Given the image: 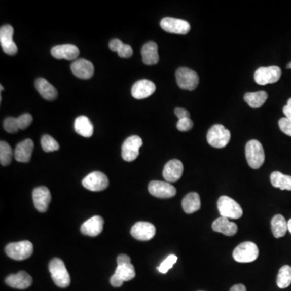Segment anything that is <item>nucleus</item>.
Wrapping results in <instances>:
<instances>
[{
    "instance_id": "obj_41",
    "label": "nucleus",
    "mask_w": 291,
    "mask_h": 291,
    "mask_svg": "<svg viewBox=\"0 0 291 291\" xmlns=\"http://www.w3.org/2000/svg\"><path fill=\"white\" fill-rule=\"evenodd\" d=\"M175 116L177 117L178 119L182 118H190V114L188 110L182 108H176L175 110Z\"/></svg>"
},
{
    "instance_id": "obj_17",
    "label": "nucleus",
    "mask_w": 291,
    "mask_h": 291,
    "mask_svg": "<svg viewBox=\"0 0 291 291\" xmlns=\"http://www.w3.org/2000/svg\"><path fill=\"white\" fill-rule=\"evenodd\" d=\"M51 55L56 59L76 60L80 55V50L72 44L58 45L51 49Z\"/></svg>"
},
{
    "instance_id": "obj_43",
    "label": "nucleus",
    "mask_w": 291,
    "mask_h": 291,
    "mask_svg": "<svg viewBox=\"0 0 291 291\" xmlns=\"http://www.w3.org/2000/svg\"><path fill=\"white\" fill-rule=\"evenodd\" d=\"M230 291H247V289H246L245 285L243 284H237V285H233Z\"/></svg>"
},
{
    "instance_id": "obj_9",
    "label": "nucleus",
    "mask_w": 291,
    "mask_h": 291,
    "mask_svg": "<svg viewBox=\"0 0 291 291\" xmlns=\"http://www.w3.org/2000/svg\"><path fill=\"white\" fill-rule=\"evenodd\" d=\"M281 68L272 66L268 67H260L258 70H256L254 79L256 83L259 85H266L277 83L281 78Z\"/></svg>"
},
{
    "instance_id": "obj_24",
    "label": "nucleus",
    "mask_w": 291,
    "mask_h": 291,
    "mask_svg": "<svg viewBox=\"0 0 291 291\" xmlns=\"http://www.w3.org/2000/svg\"><path fill=\"white\" fill-rule=\"evenodd\" d=\"M34 143L32 139H25L16 146L15 150V159L21 163H28L31 160L33 152Z\"/></svg>"
},
{
    "instance_id": "obj_4",
    "label": "nucleus",
    "mask_w": 291,
    "mask_h": 291,
    "mask_svg": "<svg viewBox=\"0 0 291 291\" xmlns=\"http://www.w3.org/2000/svg\"><path fill=\"white\" fill-rule=\"evenodd\" d=\"M259 249L252 242H243L235 247L233 251V258L239 263H250L258 259Z\"/></svg>"
},
{
    "instance_id": "obj_2",
    "label": "nucleus",
    "mask_w": 291,
    "mask_h": 291,
    "mask_svg": "<svg viewBox=\"0 0 291 291\" xmlns=\"http://www.w3.org/2000/svg\"><path fill=\"white\" fill-rule=\"evenodd\" d=\"M245 156L248 165L253 169H258L265 162L263 146L258 140H251L246 144Z\"/></svg>"
},
{
    "instance_id": "obj_10",
    "label": "nucleus",
    "mask_w": 291,
    "mask_h": 291,
    "mask_svg": "<svg viewBox=\"0 0 291 291\" xmlns=\"http://www.w3.org/2000/svg\"><path fill=\"white\" fill-rule=\"evenodd\" d=\"M142 146V138L137 135L130 136L122 144V156L125 161L135 160L139 156V149Z\"/></svg>"
},
{
    "instance_id": "obj_20",
    "label": "nucleus",
    "mask_w": 291,
    "mask_h": 291,
    "mask_svg": "<svg viewBox=\"0 0 291 291\" xmlns=\"http://www.w3.org/2000/svg\"><path fill=\"white\" fill-rule=\"evenodd\" d=\"M183 172L184 166L182 162L178 160H172L164 166L163 175L168 183H173L180 179Z\"/></svg>"
},
{
    "instance_id": "obj_3",
    "label": "nucleus",
    "mask_w": 291,
    "mask_h": 291,
    "mask_svg": "<svg viewBox=\"0 0 291 291\" xmlns=\"http://www.w3.org/2000/svg\"><path fill=\"white\" fill-rule=\"evenodd\" d=\"M217 209L221 217L238 220L243 215V209L235 200L228 196H222L217 200Z\"/></svg>"
},
{
    "instance_id": "obj_45",
    "label": "nucleus",
    "mask_w": 291,
    "mask_h": 291,
    "mask_svg": "<svg viewBox=\"0 0 291 291\" xmlns=\"http://www.w3.org/2000/svg\"><path fill=\"white\" fill-rule=\"evenodd\" d=\"M286 68H287V69H291V62L288 64L287 66H286Z\"/></svg>"
},
{
    "instance_id": "obj_7",
    "label": "nucleus",
    "mask_w": 291,
    "mask_h": 291,
    "mask_svg": "<svg viewBox=\"0 0 291 291\" xmlns=\"http://www.w3.org/2000/svg\"><path fill=\"white\" fill-rule=\"evenodd\" d=\"M175 78L178 86L181 89L193 91L199 84L198 75L190 68H179L175 72Z\"/></svg>"
},
{
    "instance_id": "obj_30",
    "label": "nucleus",
    "mask_w": 291,
    "mask_h": 291,
    "mask_svg": "<svg viewBox=\"0 0 291 291\" xmlns=\"http://www.w3.org/2000/svg\"><path fill=\"white\" fill-rule=\"evenodd\" d=\"M268 94L264 91L257 92H247L244 96V100L252 108H261L267 100Z\"/></svg>"
},
{
    "instance_id": "obj_1",
    "label": "nucleus",
    "mask_w": 291,
    "mask_h": 291,
    "mask_svg": "<svg viewBox=\"0 0 291 291\" xmlns=\"http://www.w3.org/2000/svg\"><path fill=\"white\" fill-rule=\"evenodd\" d=\"M51 277L55 285L60 288H66L70 285V277L66 265L59 258L51 260L49 265Z\"/></svg>"
},
{
    "instance_id": "obj_38",
    "label": "nucleus",
    "mask_w": 291,
    "mask_h": 291,
    "mask_svg": "<svg viewBox=\"0 0 291 291\" xmlns=\"http://www.w3.org/2000/svg\"><path fill=\"white\" fill-rule=\"evenodd\" d=\"M17 122H18L20 130H25L32 122V115L29 114H22L21 116L17 118Z\"/></svg>"
},
{
    "instance_id": "obj_25",
    "label": "nucleus",
    "mask_w": 291,
    "mask_h": 291,
    "mask_svg": "<svg viewBox=\"0 0 291 291\" xmlns=\"http://www.w3.org/2000/svg\"><path fill=\"white\" fill-rule=\"evenodd\" d=\"M35 87L41 96L46 100H54L58 96L56 88L44 78H38L35 81Z\"/></svg>"
},
{
    "instance_id": "obj_12",
    "label": "nucleus",
    "mask_w": 291,
    "mask_h": 291,
    "mask_svg": "<svg viewBox=\"0 0 291 291\" xmlns=\"http://www.w3.org/2000/svg\"><path fill=\"white\" fill-rule=\"evenodd\" d=\"M160 27L165 32L170 33L186 35L190 32L191 27L189 22L180 19L165 17L160 22Z\"/></svg>"
},
{
    "instance_id": "obj_22",
    "label": "nucleus",
    "mask_w": 291,
    "mask_h": 291,
    "mask_svg": "<svg viewBox=\"0 0 291 291\" xmlns=\"http://www.w3.org/2000/svg\"><path fill=\"white\" fill-rule=\"evenodd\" d=\"M103 227H104L103 217L101 216L96 215L84 223L80 230L83 235H88L91 237H96L101 233Z\"/></svg>"
},
{
    "instance_id": "obj_42",
    "label": "nucleus",
    "mask_w": 291,
    "mask_h": 291,
    "mask_svg": "<svg viewBox=\"0 0 291 291\" xmlns=\"http://www.w3.org/2000/svg\"><path fill=\"white\" fill-rule=\"evenodd\" d=\"M283 113L285 115V118L291 120V98L288 100L287 104L284 106Z\"/></svg>"
},
{
    "instance_id": "obj_33",
    "label": "nucleus",
    "mask_w": 291,
    "mask_h": 291,
    "mask_svg": "<svg viewBox=\"0 0 291 291\" xmlns=\"http://www.w3.org/2000/svg\"><path fill=\"white\" fill-rule=\"evenodd\" d=\"M277 284L278 287L285 289L291 284V267L289 265H284L280 269L277 275Z\"/></svg>"
},
{
    "instance_id": "obj_26",
    "label": "nucleus",
    "mask_w": 291,
    "mask_h": 291,
    "mask_svg": "<svg viewBox=\"0 0 291 291\" xmlns=\"http://www.w3.org/2000/svg\"><path fill=\"white\" fill-rule=\"evenodd\" d=\"M141 54H142V62L146 65H156L159 62L160 56L158 54V46L156 42H147L142 46Z\"/></svg>"
},
{
    "instance_id": "obj_21",
    "label": "nucleus",
    "mask_w": 291,
    "mask_h": 291,
    "mask_svg": "<svg viewBox=\"0 0 291 291\" xmlns=\"http://www.w3.org/2000/svg\"><path fill=\"white\" fill-rule=\"evenodd\" d=\"M7 285L18 289H25L31 286L32 278L26 272L20 271L16 274H11L5 279Z\"/></svg>"
},
{
    "instance_id": "obj_44",
    "label": "nucleus",
    "mask_w": 291,
    "mask_h": 291,
    "mask_svg": "<svg viewBox=\"0 0 291 291\" xmlns=\"http://www.w3.org/2000/svg\"><path fill=\"white\" fill-rule=\"evenodd\" d=\"M288 231H289L291 234V219L288 221Z\"/></svg>"
},
{
    "instance_id": "obj_11",
    "label": "nucleus",
    "mask_w": 291,
    "mask_h": 291,
    "mask_svg": "<svg viewBox=\"0 0 291 291\" xmlns=\"http://www.w3.org/2000/svg\"><path fill=\"white\" fill-rule=\"evenodd\" d=\"M83 186L90 191L99 192L107 189L108 179L105 174L101 172H93L88 174L83 179Z\"/></svg>"
},
{
    "instance_id": "obj_14",
    "label": "nucleus",
    "mask_w": 291,
    "mask_h": 291,
    "mask_svg": "<svg viewBox=\"0 0 291 291\" xmlns=\"http://www.w3.org/2000/svg\"><path fill=\"white\" fill-rule=\"evenodd\" d=\"M150 194L158 198H172L176 194V189L168 182L153 180L148 186Z\"/></svg>"
},
{
    "instance_id": "obj_40",
    "label": "nucleus",
    "mask_w": 291,
    "mask_h": 291,
    "mask_svg": "<svg viewBox=\"0 0 291 291\" xmlns=\"http://www.w3.org/2000/svg\"><path fill=\"white\" fill-rule=\"evenodd\" d=\"M280 130L283 132L284 134L291 137V120L286 118H281L278 122Z\"/></svg>"
},
{
    "instance_id": "obj_35",
    "label": "nucleus",
    "mask_w": 291,
    "mask_h": 291,
    "mask_svg": "<svg viewBox=\"0 0 291 291\" xmlns=\"http://www.w3.org/2000/svg\"><path fill=\"white\" fill-rule=\"evenodd\" d=\"M41 144H42V149L44 150L45 152H55V151H58L59 149V144L58 143L56 140L48 134H45V135L42 136Z\"/></svg>"
},
{
    "instance_id": "obj_47",
    "label": "nucleus",
    "mask_w": 291,
    "mask_h": 291,
    "mask_svg": "<svg viewBox=\"0 0 291 291\" xmlns=\"http://www.w3.org/2000/svg\"><path fill=\"white\" fill-rule=\"evenodd\" d=\"M199 291H202V290H199Z\"/></svg>"
},
{
    "instance_id": "obj_15",
    "label": "nucleus",
    "mask_w": 291,
    "mask_h": 291,
    "mask_svg": "<svg viewBox=\"0 0 291 291\" xmlns=\"http://www.w3.org/2000/svg\"><path fill=\"white\" fill-rule=\"evenodd\" d=\"M132 236L140 241H148L155 236L156 229L155 226L148 222H138L131 228Z\"/></svg>"
},
{
    "instance_id": "obj_5",
    "label": "nucleus",
    "mask_w": 291,
    "mask_h": 291,
    "mask_svg": "<svg viewBox=\"0 0 291 291\" xmlns=\"http://www.w3.org/2000/svg\"><path fill=\"white\" fill-rule=\"evenodd\" d=\"M230 140L231 132L223 125H214L208 131L207 142L213 148H225L229 143Z\"/></svg>"
},
{
    "instance_id": "obj_16",
    "label": "nucleus",
    "mask_w": 291,
    "mask_h": 291,
    "mask_svg": "<svg viewBox=\"0 0 291 291\" xmlns=\"http://www.w3.org/2000/svg\"><path fill=\"white\" fill-rule=\"evenodd\" d=\"M32 200L34 205L41 213H45L48 209L49 204L51 201V194L48 188L45 186L34 189L32 192Z\"/></svg>"
},
{
    "instance_id": "obj_39",
    "label": "nucleus",
    "mask_w": 291,
    "mask_h": 291,
    "mask_svg": "<svg viewBox=\"0 0 291 291\" xmlns=\"http://www.w3.org/2000/svg\"><path fill=\"white\" fill-rule=\"evenodd\" d=\"M193 126H194V122L190 118L179 119L178 121L177 125H176L178 130L181 132L189 131V130H191Z\"/></svg>"
},
{
    "instance_id": "obj_18",
    "label": "nucleus",
    "mask_w": 291,
    "mask_h": 291,
    "mask_svg": "<svg viewBox=\"0 0 291 291\" xmlns=\"http://www.w3.org/2000/svg\"><path fill=\"white\" fill-rule=\"evenodd\" d=\"M70 69L73 75L82 80L92 78L95 70L93 64L84 58L76 60L75 62H72Z\"/></svg>"
},
{
    "instance_id": "obj_13",
    "label": "nucleus",
    "mask_w": 291,
    "mask_h": 291,
    "mask_svg": "<svg viewBox=\"0 0 291 291\" xmlns=\"http://www.w3.org/2000/svg\"><path fill=\"white\" fill-rule=\"evenodd\" d=\"M14 29L9 24H6L0 28V44L3 50L8 55H15L18 48L13 41Z\"/></svg>"
},
{
    "instance_id": "obj_34",
    "label": "nucleus",
    "mask_w": 291,
    "mask_h": 291,
    "mask_svg": "<svg viewBox=\"0 0 291 291\" xmlns=\"http://www.w3.org/2000/svg\"><path fill=\"white\" fill-rule=\"evenodd\" d=\"M12 148L6 142L1 141L0 142V163L3 166H8L12 163Z\"/></svg>"
},
{
    "instance_id": "obj_32",
    "label": "nucleus",
    "mask_w": 291,
    "mask_h": 291,
    "mask_svg": "<svg viewBox=\"0 0 291 291\" xmlns=\"http://www.w3.org/2000/svg\"><path fill=\"white\" fill-rule=\"evenodd\" d=\"M108 46L112 51L118 53V56L121 58H130L133 55V49L131 46L130 45L124 44L123 42L118 38L110 41Z\"/></svg>"
},
{
    "instance_id": "obj_27",
    "label": "nucleus",
    "mask_w": 291,
    "mask_h": 291,
    "mask_svg": "<svg viewBox=\"0 0 291 291\" xmlns=\"http://www.w3.org/2000/svg\"><path fill=\"white\" fill-rule=\"evenodd\" d=\"M74 127L77 134L85 138H90L93 134V125L86 116H80L76 118Z\"/></svg>"
},
{
    "instance_id": "obj_31",
    "label": "nucleus",
    "mask_w": 291,
    "mask_h": 291,
    "mask_svg": "<svg viewBox=\"0 0 291 291\" xmlns=\"http://www.w3.org/2000/svg\"><path fill=\"white\" fill-rule=\"evenodd\" d=\"M270 181L273 187L281 190L291 191V176L280 172H273L270 175Z\"/></svg>"
},
{
    "instance_id": "obj_6",
    "label": "nucleus",
    "mask_w": 291,
    "mask_h": 291,
    "mask_svg": "<svg viewBox=\"0 0 291 291\" xmlns=\"http://www.w3.org/2000/svg\"><path fill=\"white\" fill-rule=\"evenodd\" d=\"M5 252L9 258L16 261H23L29 258L33 253V245L29 241L11 243L5 247Z\"/></svg>"
},
{
    "instance_id": "obj_23",
    "label": "nucleus",
    "mask_w": 291,
    "mask_h": 291,
    "mask_svg": "<svg viewBox=\"0 0 291 291\" xmlns=\"http://www.w3.org/2000/svg\"><path fill=\"white\" fill-rule=\"evenodd\" d=\"M212 228L216 232L224 234L227 236H233L237 233L238 227L235 223L231 222L229 219L227 217H217V220L213 221L212 224Z\"/></svg>"
},
{
    "instance_id": "obj_8",
    "label": "nucleus",
    "mask_w": 291,
    "mask_h": 291,
    "mask_svg": "<svg viewBox=\"0 0 291 291\" xmlns=\"http://www.w3.org/2000/svg\"><path fill=\"white\" fill-rule=\"evenodd\" d=\"M135 275L134 265L131 262L118 264L115 273L110 278V284L114 287H121L125 281L134 279Z\"/></svg>"
},
{
    "instance_id": "obj_36",
    "label": "nucleus",
    "mask_w": 291,
    "mask_h": 291,
    "mask_svg": "<svg viewBox=\"0 0 291 291\" xmlns=\"http://www.w3.org/2000/svg\"><path fill=\"white\" fill-rule=\"evenodd\" d=\"M177 262V257L175 255L168 256V258L162 262L161 265L157 268L158 270L161 273H167L170 269Z\"/></svg>"
},
{
    "instance_id": "obj_28",
    "label": "nucleus",
    "mask_w": 291,
    "mask_h": 291,
    "mask_svg": "<svg viewBox=\"0 0 291 291\" xmlns=\"http://www.w3.org/2000/svg\"><path fill=\"white\" fill-rule=\"evenodd\" d=\"M182 207L186 213H193L198 211L201 208V200L199 194L197 193H190L183 198Z\"/></svg>"
},
{
    "instance_id": "obj_46",
    "label": "nucleus",
    "mask_w": 291,
    "mask_h": 291,
    "mask_svg": "<svg viewBox=\"0 0 291 291\" xmlns=\"http://www.w3.org/2000/svg\"><path fill=\"white\" fill-rule=\"evenodd\" d=\"M0 88H1V92H2L3 90H4V87L2 86V85H1V86H0Z\"/></svg>"
},
{
    "instance_id": "obj_29",
    "label": "nucleus",
    "mask_w": 291,
    "mask_h": 291,
    "mask_svg": "<svg viewBox=\"0 0 291 291\" xmlns=\"http://www.w3.org/2000/svg\"><path fill=\"white\" fill-rule=\"evenodd\" d=\"M271 229L274 237L277 239L283 237L288 231V222L283 216L277 214L272 219Z\"/></svg>"
},
{
    "instance_id": "obj_19",
    "label": "nucleus",
    "mask_w": 291,
    "mask_h": 291,
    "mask_svg": "<svg viewBox=\"0 0 291 291\" xmlns=\"http://www.w3.org/2000/svg\"><path fill=\"white\" fill-rule=\"evenodd\" d=\"M156 85L152 81L141 80L137 81L132 87V96L137 100H142L152 96L156 92Z\"/></svg>"
},
{
    "instance_id": "obj_37",
    "label": "nucleus",
    "mask_w": 291,
    "mask_h": 291,
    "mask_svg": "<svg viewBox=\"0 0 291 291\" xmlns=\"http://www.w3.org/2000/svg\"><path fill=\"white\" fill-rule=\"evenodd\" d=\"M4 130H6L8 133H10V134H14V133H17L19 129L18 122H17V118H7L4 122Z\"/></svg>"
}]
</instances>
